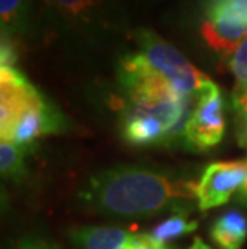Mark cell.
<instances>
[{
    "label": "cell",
    "mask_w": 247,
    "mask_h": 249,
    "mask_svg": "<svg viewBox=\"0 0 247 249\" xmlns=\"http://www.w3.org/2000/svg\"><path fill=\"white\" fill-rule=\"evenodd\" d=\"M196 198V185L156 174L141 167H114L93 176L83 198L106 214L152 215L178 199Z\"/></svg>",
    "instance_id": "1"
},
{
    "label": "cell",
    "mask_w": 247,
    "mask_h": 249,
    "mask_svg": "<svg viewBox=\"0 0 247 249\" xmlns=\"http://www.w3.org/2000/svg\"><path fill=\"white\" fill-rule=\"evenodd\" d=\"M135 39L146 61L183 97L199 98V95L212 84L206 74L196 70L175 47L156 33L138 29Z\"/></svg>",
    "instance_id": "2"
},
{
    "label": "cell",
    "mask_w": 247,
    "mask_h": 249,
    "mask_svg": "<svg viewBox=\"0 0 247 249\" xmlns=\"http://www.w3.org/2000/svg\"><path fill=\"white\" fill-rule=\"evenodd\" d=\"M201 37L222 56H231L247 37V0H201Z\"/></svg>",
    "instance_id": "3"
},
{
    "label": "cell",
    "mask_w": 247,
    "mask_h": 249,
    "mask_svg": "<svg viewBox=\"0 0 247 249\" xmlns=\"http://www.w3.org/2000/svg\"><path fill=\"white\" fill-rule=\"evenodd\" d=\"M58 21L85 36H104L125 24L124 0H56Z\"/></svg>",
    "instance_id": "4"
},
{
    "label": "cell",
    "mask_w": 247,
    "mask_h": 249,
    "mask_svg": "<svg viewBox=\"0 0 247 249\" xmlns=\"http://www.w3.org/2000/svg\"><path fill=\"white\" fill-rule=\"evenodd\" d=\"M236 193L247 199V160L209 164L196 183V198L201 211L227 204Z\"/></svg>",
    "instance_id": "5"
},
{
    "label": "cell",
    "mask_w": 247,
    "mask_h": 249,
    "mask_svg": "<svg viewBox=\"0 0 247 249\" xmlns=\"http://www.w3.org/2000/svg\"><path fill=\"white\" fill-rule=\"evenodd\" d=\"M225 135L223 98L220 89L212 82L199 95L196 108L193 109L185 129L188 145L199 151L217 146Z\"/></svg>",
    "instance_id": "6"
},
{
    "label": "cell",
    "mask_w": 247,
    "mask_h": 249,
    "mask_svg": "<svg viewBox=\"0 0 247 249\" xmlns=\"http://www.w3.org/2000/svg\"><path fill=\"white\" fill-rule=\"evenodd\" d=\"M44 98L16 66H0V137H5L19 118Z\"/></svg>",
    "instance_id": "7"
},
{
    "label": "cell",
    "mask_w": 247,
    "mask_h": 249,
    "mask_svg": "<svg viewBox=\"0 0 247 249\" xmlns=\"http://www.w3.org/2000/svg\"><path fill=\"white\" fill-rule=\"evenodd\" d=\"M77 249H175L151 233H132L115 227H81L71 233Z\"/></svg>",
    "instance_id": "8"
},
{
    "label": "cell",
    "mask_w": 247,
    "mask_h": 249,
    "mask_svg": "<svg viewBox=\"0 0 247 249\" xmlns=\"http://www.w3.org/2000/svg\"><path fill=\"white\" fill-rule=\"evenodd\" d=\"M35 8L33 0H0L2 36H26L34 31Z\"/></svg>",
    "instance_id": "9"
},
{
    "label": "cell",
    "mask_w": 247,
    "mask_h": 249,
    "mask_svg": "<svg viewBox=\"0 0 247 249\" xmlns=\"http://www.w3.org/2000/svg\"><path fill=\"white\" fill-rule=\"evenodd\" d=\"M210 238L218 249H241L247 240V219L238 211H227L214 222Z\"/></svg>",
    "instance_id": "10"
},
{
    "label": "cell",
    "mask_w": 247,
    "mask_h": 249,
    "mask_svg": "<svg viewBox=\"0 0 247 249\" xmlns=\"http://www.w3.org/2000/svg\"><path fill=\"white\" fill-rule=\"evenodd\" d=\"M196 229H198L196 220H190L183 213H178L170 215L169 219H165L162 224L157 225L151 231V235L157 241L164 243V245H170V241L185 236L188 233H193Z\"/></svg>",
    "instance_id": "11"
},
{
    "label": "cell",
    "mask_w": 247,
    "mask_h": 249,
    "mask_svg": "<svg viewBox=\"0 0 247 249\" xmlns=\"http://www.w3.org/2000/svg\"><path fill=\"white\" fill-rule=\"evenodd\" d=\"M23 148H19L13 143L2 142L0 145V171L3 177L19 180L24 177L26 167L23 160Z\"/></svg>",
    "instance_id": "12"
},
{
    "label": "cell",
    "mask_w": 247,
    "mask_h": 249,
    "mask_svg": "<svg viewBox=\"0 0 247 249\" xmlns=\"http://www.w3.org/2000/svg\"><path fill=\"white\" fill-rule=\"evenodd\" d=\"M228 66L236 81L233 97L247 93V37L238 45V49L233 52V55L230 56Z\"/></svg>",
    "instance_id": "13"
},
{
    "label": "cell",
    "mask_w": 247,
    "mask_h": 249,
    "mask_svg": "<svg viewBox=\"0 0 247 249\" xmlns=\"http://www.w3.org/2000/svg\"><path fill=\"white\" fill-rule=\"evenodd\" d=\"M35 15L45 21H58L56 0H33Z\"/></svg>",
    "instance_id": "14"
},
{
    "label": "cell",
    "mask_w": 247,
    "mask_h": 249,
    "mask_svg": "<svg viewBox=\"0 0 247 249\" xmlns=\"http://www.w3.org/2000/svg\"><path fill=\"white\" fill-rule=\"evenodd\" d=\"M16 52H15L13 44L2 36V45H0V66H15L16 65Z\"/></svg>",
    "instance_id": "15"
},
{
    "label": "cell",
    "mask_w": 247,
    "mask_h": 249,
    "mask_svg": "<svg viewBox=\"0 0 247 249\" xmlns=\"http://www.w3.org/2000/svg\"><path fill=\"white\" fill-rule=\"evenodd\" d=\"M15 249H60L53 243L40 240V238H23L16 243Z\"/></svg>",
    "instance_id": "16"
},
{
    "label": "cell",
    "mask_w": 247,
    "mask_h": 249,
    "mask_svg": "<svg viewBox=\"0 0 247 249\" xmlns=\"http://www.w3.org/2000/svg\"><path fill=\"white\" fill-rule=\"evenodd\" d=\"M186 249H212L209 245H206L201 238H196V240L193 241V245L190 246V248H186Z\"/></svg>",
    "instance_id": "17"
}]
</instances>
